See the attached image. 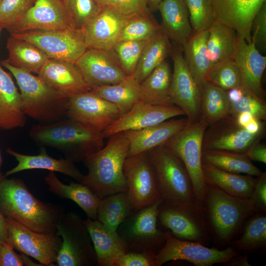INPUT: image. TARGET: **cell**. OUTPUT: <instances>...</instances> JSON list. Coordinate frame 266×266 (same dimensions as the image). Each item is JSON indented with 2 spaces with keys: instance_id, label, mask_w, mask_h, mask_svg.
Returning <instances> with one entry per match:
<instances>
[{
  "instance_id": "obj_1",
  "label": "cell",
  "mask_w": 266,
  "mask_h": 266,
  "mask_svg": "<svg viewBox=\"0 0 266 266\" xmlns=\"http://www.w3.org/2000/svg\"><path fill=\"white\" fill-rule=\"evenodd\" d=\"M0 210L6 218L46 233H56V225L66 211L61 205L37 199L22 179L6 177L0 182Z\"/></svg>"
},
{
  "instance_id": "obj_2",
  "label": "cell",
  "mask_w": 266,
  "mask_h": 266,
  "mask_svg": "<svg viewBox=\"0 0 266 266\" xmlns=\"http://www.w3.org/2000/svg\"><path fill=\"white\" fill-rule=\"evenodd\" d=\"M206 182L202 204L205 223L211 242L218 249H224L240 235L246 220L255 213L254 209L249 199L231 196Z\"/></svg>"
},
{
  "instance_id": "obj_3",
  "label": "cell",
  "mask_w": 266,
  "mask_h": 266,
  "mask_svg": "<svg viewBox=\"0 0 266 266\" xmlns=\"http://www.w3.org/2000/svg\"><path fill=\"white\" fill-rule=\"evenodd\" d=\"M31 139L40 147L59 150L73 162H83L104 146L102 133L68 118L47 124L32 126Z\"/></svg>"
},
{
  "instance_id": "obj_4",
  "label": "cell",
  "mask_w": 266,
  "mask_h": 266,
  "mask_svg": "<svg viewBox=\"0 0 266 266\" xmlns=\"http://www.w3.org/2000/svg\"><path fill=\"white\" fill-rule=\"evenodd\" d=\"M105 146L83 162L87 168L81 183L100 199L127 191L123 167L129 143L123 132L110 136Z\"/></svg>"
},
{
  "instance_id": "obj_5",
  "label": "cell",
  "mask_w": 266,
  "mask_h": 266,
  "mask_svg": "<svg viewBox=\"0 0 266 266\" xmlns=\"http://www.w3.org/2000/svg\"><path fill=\"white\" fill-rule=\"evenodd\" d=\"M1 65L13 75L20 89L23 110L41 124L52 123L66 117L68 97L55 91L38 75L10 65Z\"/></svg>"
},
{
  "instance_id": "obj_6",
  "label": "cell",
  "mask_w": 266,
  "mask_h": 266,
  "mask_svg": "<svg viewBox=\"0 0 266 266\" xmlns=\"http://www.w3.org/2000/svg\"><path fill=\"white\" fill-rule=\"evenodd\" d=\"M147 152L154 170L162 200L200 204L188 171L173 151L163 144Z\"/></svg>"
},
{
  "instance_id": "obj_7",
  "label": "cell",
  "mask_w": 266,
  "mask_h": 266,
  "mask_svg": "<svg viewBox=\"0 0 266 266\" xmlns=\"http://www.w3.org/2000/svg\"><path fill=\"white\" fill-rule=\"evenodd\" d=\"M208 126L204 119L189 123L164 143L184 164L190 177L194 193L202 206L206 191V182L201 167L202 142Z\"/></svg>"
},
{
  "instance_id": "obj_8",
  "label": "cell",
  "mask_w": 266,
  "mask_h": 266,
  "mask_svg": "<svg viewBox=\"0 0 266 266\" xmlns=\"http://www.w3.org/2000/svg\"><path fill=\"white\" fill-rule=\"evenodd\" d=\"M62 243L55 266H93L97 257L89 232L78 213L65 211L56 225Z\"/></svg>"
},
{
  "instance_id": "obj_9",
  "label": "cell",
  "mask_w": 266,
  "mask_h": 266,
  "mask_svg": "<svg viewBox=\"0 0 266 266\" xmlns=\"http://www.w3.org/2000/svg\"><path fill=\"white\" fill-rule=\"evenodd\" d=\"M159 201L133 211L119 226L116 232L128 252L155 256L165 243V232L158 228Z\"/></svg>"
},
{
  "instance_id": "obj_10",
  "label": "cell",
  "mask_w": 266,
  "mask_h": 266,
  "mask_svg": "<svg viewBox=\"0 0 266 266\" xmlns=\"http://www.w3.org/2000/svg\"><path fill=\"white\" fill-rule=\"evenodd\" d=\"M158 220L162 226L178 239L205 246L211 242L203 207L199 204L161 200L158 206Z\"/></svg>"
},
{
  "instance_id": "obj_11",
  "label": "cell",
  "mask_w": 266,
  "mask_h": 266,
  "mask_svg": "<svg viewBox=\"0 0 266 266\" xmlns=\"http://www.w3.org/2000/svg\"><path fill=\"white\" fill-rule=\"evenodd\" d=\"M11 33L33 43L51 59L75 63L88 49L81 30L72 27Z\"/></svg>"
},
{
  "instance_id": "obj_12",
  "label": "cell",
  "mask_w": 266,
  "mask_h": 266,
  "mask_svg": "<svg viewBox=\"0 0 266 266\" xmlns=\"http://www.w3.org/2000/svg\"><path fill=\"white\" fill-rule=\"evenodd\" d=\"M165 238L164 246L154 257L155 266L175 260L188 261L196 266H211L225 263L238 254L229 246L220 249L197 242L181 240L169 231H166Z\"/></svg>"
},
{
  "instance_id": "obj_13",
  "label": "cell",
  "mask_w": 266,
  "mask_h": 266,
  "mask_svg": "<svg viewBox=\"0 0 266 266\" xmlns=\"http://www.w3.org/2000/svg\"><path fill=\"white\" fill-rule=\"evenodd\" d=\"M123 170L133 212L162 200L154 170L147 152L128 156Z\"/></svg>"
},
{
  "instance_id": "obj_14",
  "label": "cell",
  "mask_w": 266,
  "mask_h": 266,
  "mask_svg": "<svg viewBox=\"0 0 266 266\" xmlns=\"http://www.w3.org/2000/svg\"><path fill=\"white\" fill-rule=\"evenodd\" d=\"M6 223L7 241L14 249L44 266H55L62 243L60 236L56 233L37 232L7 218Z\"/></svg>"
},
{
  "instance_id": "obj_15",
  "label": "cell",
  "mask_w": 266,
  "mask_h": 266,
  "mask_svg": "<svg viewBox=\"0 0 266 266\" xmlns=\"http://www.w3.org/2000/svg\"><path fill=\"white\" fill-rule=\"evenodd\" d=\"M171 56L173 63L170 87V97L173 104L187 116L189 123L199 121L201 118V89L194 79L185 62L182 48L174 44Z\"/></svg>"
},
{
  "instance_id": "obj_16",
  "label": "cell",
  "mask_w": 266,
  "mask_h": 266,
  "mask_svg": "<svg viewBox=\"0 0 266 266\" xmlns=\"http://www.w3.org/2000/svg\"><path fill=\"white\" fill-rule=\"evenodd\" d=\"M265 131L251 134L238 125L230 114L208 126L203 136L202 150H219L246 153L255 142L262 140Z\"/></svg>"
},
{
  "instance_id": "obj_17",
  "label": "cell",
  "mask_w": 266,
  "mask_h": 266,
  "mask_svg": "<svg viewBox=\"0 0 266 266\" xmlns=\"http://www.w3.org/2000/svg\"><path fill=\"white\" fill-rule=\"evenodd\" d=\"M75 64L91 90L117 84L127 76L112 49L88 48Z\"/></svg>"
},
{
  "instance_id": "obj_18",
  "label": "cell",
  "mask_w": 266,
  "mask_h": 266,
  "mask_svg": "<svg viewBox=\"0 0 266 266\" xmlns=\"http://www.w3.org/2000/svg\"><path fill=\"white\" fill-rule=\"evenodd\" d=\"M122 115L114 104L90 91L68 98L66 117L102 133Z\"/></svg>"
},
{
  "instance_id": "obj_19",
  "label": "cell",
  "mask_w": 266,
  "mask_h": 266,
  "mask_svg": "<svg viewBox=\"0 0 266 266\" xmlns=\"http://www.w3.org/2000/svg\"><path fill=\"white\" fill-rule=\"evenodd\" d=\"M182 115H185L184 111L175 105H153L139 101L101 133L104 138H108L118 133L141 130Z\"/></svg>"
},
{
  "instance_id": "obj_20",
  "label": "cell",
  "mask_w": 266,
  "mask_h": 266,
  "mask_svg": "<svg viewBox=\"0 0 266 266\" xmlns=\"http://www.w3.org/2000/svg\"><path fill=\"white\" fill-rule=\"evenodd\" d=\"M72 27L64 0H36L34 5L8 31L55 30Z\"/></svg>"
},
{
  "instance_id": "obj_21",
  "label": "cell",
  "mask_w": 266,
  "mask_h": 266,
  "mask_svg": "<svg viewBox=\"0 0 266 266\" xmlns=\"http://www.w3.org/2000/svg\"><path fill=\"white\" fill-rule=\"evenodd\" d=\"M214 21L233 29L247 42L251 41L253 19L266 0H210Z\"/></svg>"
},
{
  "instance_id": "obj_22",
  "label": "cell",
  "mask_w": 266,
  "mask_h": 266,
  "mask_svg": "<svg viewBox=\"0 0 266 266\" xmlns=\"http://www.w3.org/2000/svg\"><path fill=\"white\" fill-rule=\"evenodd\" d=\"M233 58L240 72L242 89L266 101L262 78L266 67V57L260 53L254 41L251 39L248 42L237 35Z\"/></svg>"
},
{
  "instance_id": "obj_23",
  "label": "cell",
  "mask_w": 266,
  "mask_h": 266,
  "mask_svg": "<svg viewBox=\"0 0 266 266\" xmlns=\"http://www.w3.org/2000/svg\"><path fill=\"white\" fill-rule=\"evenodd\" d=\"M129 17L111 7H102L81 30L87 48L112 49Z\"/></svg>"
},
{
  "instance_id": "obj_24",
  "label": "cell",
  "mask_w": 266,
  "mask_h": 266,
  "mask_svg": "<svg viewBox=\"0 0 266 266\" xmlns=\"http://www.w3.org/2000/svg\"><path fill=\"white\" fill-rule=\"evenodd\" d=\"M38 76L52 89L68 98L91 90L74 63L49 59Z\"/></svg>"
},
{
  "instance_id": "obj_25",
  "label": "cell",
  "mask_w": 266,
  "mask_h": 266,
  "mask_svg": "<svg viewBox=\"0 0 266 266\" xmlns=\"http://www.w3.org/2000/svg\"><path fill=\"white\" fill-rule=\"evenodd\" d=\"M187 123V118L168 119L141 130L124 132L129 143L128 156L147 152L163 144Z\"/></svg>"
},
{
  "instance_id": "obj_26",
  "label": "cell",
  "mask_w": 266,
  "mask_h": 266,
  "mask_svg": "<svg viewBox=\"0 0 266 266\" xmlns=\"http://www.w3.org/2000/svg\"><path fill=\"white\" fill-rule=\"evenodd\" d=\"M6 152L15 159L17 165L5 172L4 175L6 177L23 170L35 169L60 172L80 183L84 177V174L76 166L74 162L66 158L57 159L49 156L45 147H41L37 155L21 154L10 148L6 149Z\"/></svg>"
},
{
  "instance_id": "obj_27",
  "label": "cell",
  "mask_w": 266,
  "mask_h": 266,
  "mask_svg": "<svg viewBox=\"0 0 266 266\" xmlns=\"http://www.w3.org/2000/svg\"><path fill=\"white\" fill-rule=\"evenodd\" d=\"M96 252L97 266H115L117 260L128 252L127 247L116 232L108 230L98 220H83Z\"/></svg>"
},
{
  "instance_id": "obj_28",
  "label": "cell",
  "mask_w": 266,
  "mask_h": 266,
  "mask_svg": "<svg viewBox=\"0 0 266 266\" xmlns=\"http://www.w3.org/2000/svg\"><path fill=\"white\" fill-rule=\"evenodd\" d=\"M162 22L161 30L168 39L181 48L194 31L183 0H162L158 7Z\"/></svg>"
},
{
  "instance_id": "obj_29",
  "label": "cell",
  "mask_w": 266,
  "mask_h": 266,
  "mask_svg": "<svg viewBox=\"0 0 266 266\" xmlns=\"http://www.w3.org/2000/svg\"><path fill=\"white\" fill-rule=\"evenodd\" d=\"M26 122L20 93L10 74L0 64V129L22 128Z\"/></svg>"
},
{
  "instance_id": "obj_30",
  "label": "cell",
  "mask_w": 266,
  "mask_h": 266,
  "mask_svg": "<svg viewBox=\"0 0 266 266\" xmlns=\"http://www.w3.org/2000/svg\"><path fill=\"white\" fill-rule=\"evenodd\" d=\"M49 192L61 199L75 202L85 213L87 218L97 220L100 199L86 185L72 181L63 183L53 171L44 177Z\"/></svg>"
},
{
  "instance_id": "obj_31",
  "label": "cell",
  "mask_w": 266,
  "mask_h": 266,
  "mask_svg": "<svg viewBox=\"0 0 266 266\" xmlns=\"http://www.w3.org/2000/svg\"><path fill=\"white\" fill-rule=\"evenodd\" d=\"M201 167L206 181L228 194L241 199L251 197L257 181V177L241 175L220 169L207 161L202 156Z\"/></svg>"
},
{
  "instance_id": "obj_32",
  "label": "cell",
  "mask_w": 266,
  "mask_h": 266,
  "mask_svg": "<svg viewBox=\"0 0 266 266\" xmlns=\"http://www.w3.org/2000/svg\"><path fill=\"white\" fill-rule=\"evenodd\" d=\"M207 31L194 32L182 47L186 64L195 82L201 89L211 67L207 47Z\"/></svg>"
},
{
  "instance_id": "obj_33",
  "label": "cell",
  "mask_w": 266,
  "mask_h": 266,
  "mask_svg": "<svg viewBox=\"0 0 266 266\" xmlns=\"http://www.w3.org/2000/svg\"><path fill=\"white\" fill-rule=\"evenodd\" d=\"M171 77L170 65L165 60L139 83L140 101L153 105H174L170 97Z\"/></svg>"
},
{
  "instance_id": "obj_34",
  "label": "cell",
  "mask_w": 266,
  "mask_h": 266,
  "mask_svg": "<svg viewBox=\"0 0 266 266\" xmlns=\"http://www.w3.org/2000/svg\"><path fill=\"white\" fill-rule=\"evenodd\" d=\"M6 48L8 58L5 60L11 66L37 74L49 59L38 47L27 40L12 33L8 38Z\"/></svg>"
},
{
  "instance_id": "obj_35",
  "label": "cell",
  "mask_w": 266,
  "mask_h": 266,
  "mask_svg": "<svg viewBox=\"0 0 266 266\" xmlns=\"http://www.w3.org/2000/svg\"><path fill=\"white\" fill-rule=\"evenodd\" d=\"M229 246L240 254L266 251V213H254L245 221L241 233Z\"/></svg>"
},
{
  "instance_id": "obj_36",
  "label": "cell",
  "mask_w": 266,
  "mask_h": 266,
  "mask_svg": "<svg viewBox=\"0 0 266 266\" xmlns=\"http://www.w3.org/2000/svg\"><path fill=\"white\" fill-rule=\"evenodd\" d=\"M172 45L160 30L149 39L144 46L133 75L140 83L155 68L171 55Z\"/></svg>"
},
{
  "instance_id": "obj_37",
  "label": "cell",
  "mask_w": 266,
  "mask_h": 266,
  "mask_svg": "<svg viewBox=\"0 0 266 266\" xmlns=\"http://www.w3.org/2000/svg\"><path fill=\"white\" fill-rule=\"evenodd\" d=\"M91 92L115 104L122 114L130 111L141 98L140 84L133 74L127 75L117 84L94 89Z\"/></svg>"
},
{
  "instance_id": "obj_38",
  "label": "cell",
  "mask_w": 266,
  "mask_h": 266,
  "mask_svg": "<svg viewBox=\"0 0 266 266\" xmlns=\"http://www.w3.org/2000/svg\"><path fill=\"white\" fill-rule=\"evenodd\" d=\"M133 212L127 191L119 192L100 200L97 220L108 230L115 232Z\"/></svg>"
},
{
  "instance_id": "obj_39",
  "label": "cell",
  "mask_w": 266,
  "mask_h": 266,
  "mask_svg": "<svg viewBox=\"0 0 266 266\" xmlns=\"http://www.w3.org/2000/svg\"><path fill=\"white\" fill-rule=\"evenodd\" d=\"M207 47L211 66L213 64L233 58L237 35L232 28L214 21L208 30Z\"/></svg>"
},
{
  "instance_id": "obj_40",
  "label": "cell",
  "mask_w": 266,
  "mask_h": 266,
  "mask_svg": "<svg viewBox=\"0 0 266 266\" xmlns=\"http://www.w3.org/2000/svg\"><path fill=\"white\" fill-rule=\"evenodd\" d=\"M202 157L209 163L222 170L236 174L245 173L258 177L262 172L246 153L210 150L202 151Z\"/></svg>"
},
{
  "instance_id": "obj_41",
  "label": "cell",
  "mask_w": 266,
  "mask_h": 266,
  "mask_svg": "<svg viewBox=\"0 0 266 266\" xmlns=\"http://www.w3.org/2000/svg\"><path fill=\"white\" fill-rule=\"evenodd\" d=\"M200 107L201 118L208 126L229 115L226 91L206 81L201 88Z\"/></svg>"
},
{
  "instance_id": "obj_42",
  "label": "cell",
  "mask_w": 266,
  "mask_h": 266,
  "mask_svg": "<svg viewBox=\"0 0 266 266\" xmlns=\"http://www.w3.org/2000/svg\"><path fill=\"white\" fill-rule=\"evenodd\" d=\"M160 30V25L151 11L134 15L128 19L121 32L118 41L148 40Z\"/></svg>"
},
{
  "instance_id": "obj_43",
  "label": "cell",
  "mask_w": 266,
  "mask_h": 266,
  "mask_svg": "<svg viewBox=\"0 0 266 266\" xmlns=\"http://www.w3.org/2000/svg\"><path fill=\"white\" fill-rule=\"evenodd\" d=\"M206 81L226 91L241 87L240 72L233 58L212 65L207 72Z\"/></svg>"
},
{
  "instance_id": "obj_44",
  "label": "cell",
  "mask_w": 266,
  "mask_h": 266,
  "mask_svg": "<svg viewBox=\"0 0 266 266\" xmlns=\"http://www.w3.org/2000/svg\"><path fill=\"white\" fill-rule=\"evenodd\" d=\"M71 26L81 30L100 11L96 0H64Z\"/></svg>"
},
{
  "instance_id": "obj_45",
  "label": "cell",
  "mask_w": 266,
  "mask_h": 266,
  "mask_svg": "<svg viewBox=\"0 0 266 266\" xmlns=\"http://www.w3.org/2000/svg\"><path fill=\"white\" fill-rule=\"evenodd\" d=\"M194 32L207 31L214 21L210 0H183Z\"/></svg>"
},
{
  "instance_id": "obj_46",
  "label": "cell",
  "mask_w": 266,
  "mask_h": 266,
  "mask_svg": "<svg viewBox=\"0 0 266 266\" xmlns=\"http://www.w3.org/2000/svg\"><path fill=\"white\" fill-rule=\"evenodd\" d=\"M148 40L120 41L112 48L127 75L133 74L142 51Z\"/></svg>"
},
{
  "instance_id": "obj_47",
  "label": "cell",
  "mask_w": 266,
  "mask_h": 266,
  "mask_svg": "<svg viewBox=\"0 0 266 266\" xmlns=\"http://www.w3.org/2000/svg\"><path fill=\"white\" fill-rule=\"evenodd\" d=\"M36 0H0V22L8 30L34 5Z\"/></svg>"
},
{
  "instance_id": "obj_48",
  "label": "cell",
  "mask_w": 266,
  "mask_h": 266,
  "mask_svg": "<svg viewBox=\"0 0 266 266\" xmlns=\"http://www.w3.org/2000/svg\"><path fill=\"white\" fill-rule=\"evenodd\" d=\"M242 112L250 113L259 120H266V101L244 91V95L239 100L230 102V115L236 117L239 113Z\"/></svg>"
},
{
  "instance_id": "obj_49",
  "label": "cell",
  "mask_w": 266,
  "mask_h": 266,
  "mask_svg": "<svg viewBox=\"0 0 266 266\" xmlns=\"http://www.w3.org/2000/svg\"><path fill=\"white\" fill-rule=\"evenodd\" d=\"M96 0L101 7H111L120 13L128 17L150 11L145 0Z\"/></svg>"
},
{
  "instance_id": "obj_50",
  "label": "cell",
  "mask_w": 266,
  "mask_h": 266,
  "mask_svg": "<svg viewBox=\"0 0 266 266\" xmlns=\"http://www.w3.org/2000/svg\"><path fill=\"white\" fill-rule=\"evenodd\" d=\"M251 36L257 47L265 50L266 49V4L262 5L255 16L251 28Z\"/></svg>"
},
{
  "instance_id": "obj_51",
  "label": "cell",
  "mask_w": 266,
  "mask_h": 266,
  "mask_svg": "<svg viewBox=\"0 0 266 266\" xmlns=\"http://www.w3.org/2000/svg\"><path fill=\"white\" fill-rule=\"evenodd\" d=\"M254 189L249 199L255 213H266V172L257 177Z\"/></svg>"
},
{
  "instance_id": "obj_52",
  "label": "cell",
  "mask_w": 266,
  "mask_h": 266,
  "mask_svg": "<svg viewBox=\"0 0 266 266\" xmlns=\"http://www.w3.org/2000/svg\"><path fill=\"white\" fill-rule=\"evenodd\" d=\"M154 256L137 252H127L116 262L115 266H155Z\"/></svg>"
},
{
  "instance_id": "obj_53",
  "label": "cell",
  "mask_w": 266,
  "mask_h": 266,
  "mask_svg": "<svg viewBox=\"0 0 266 266\" xmlns=\"http://www.w3.org/2000/svg\"><path fill=\"white\" fill-rule=\"evenodd\" d=\"M7 241L0 242V266H24L21 254Z\"/></svg>"
},
{
  "instance_id": "obj_54",
  "label": "cell",
  "mask_w": 266,
  "mask_h": 266,
  "mask_svg": "<svg viewBox=\"0 0 266 266\" xmlns=\"http://www.w3.org/2000/svg\"><path fill=\"white\" fill-rule=\"evenodd\" d=\"M258 140L252 144L246 152L247 157L251 161L266 164V145Z\"/></svg>"
},
{
  "instance_id": "obj_55",
  "label": "cell",
  "mask_w": 266,
  "mask_h": 266,
  "mask_svg": "<svg viewBox=\"0 0 266 266\" xmlns=\"http://www.w3.org/2000/svg\"><path fill=\"white\" fill-rule=\"evenodd\" d=\"M224 266H250L248 262V256L247 254L238 253L233 257L227 262L222 264Z\"/></svg>"
},
{
  "instance_id": "obj_56",
  "label": "cell",
  "mask_w": 266,
  "mask_h": 266,
  "mask_svg": "<svg viewBox=\"0 0 266 266\" xmlns=\"http://www.w3.org/2000/svg\"><path fill=\"white\" fill-rule=\"evenodd\" d=\"M228 98L230 102L239 100L244 95V90L241 87L234 88L226 91Z\"/></svg>"
},
{
  "instance_id": "obj_57",
  "label": "cell",
  "mask_w": 266,
  "mask_h": 266,
  "mask_svg": "<svg viewBox=\"0 0 266 266\" xmlns=\"http://www.w3.org/2000/svg\"><path fill=\"white\" fill-rule=\"evenodd\" d=\"M254 117V116L250 113L242 112L239 113L236 116V119L238 125L242 128H244Z\"/></svg>"
},
{
  "instance_id": "obj_58",
  "label": "cell",
  "mask_w": 266,
  "mask_h": 266,
  "mask_svg": "<svg viewBox=\"0 0 266 266\" xmlns=\"http://www.w3.org/2000/svg\"><path fill=\"white\" fill-rule=\"evenodd\" d=\"M7 231L6 218L0 210V242L7 241Z\"/></svg>"
},
{
  "instance_id": "obj_59",
  "label": "cell",
  "mask_w": 266,
  "mask_h": 266,
  "mask_svg": "<svg viewBox=\"0 0 266 266\" xmlns=\"http://www.w3.org/2000/svg\"><path fill=\"white\" fill-rule=\"evenodd\" d=\"M22 260L24 266H43V265L39 263H36L32 260L29 256L20 253Z\"/></svg>"
},
{
  "instance_id": "obj_60",
  "label": "cell",
  "mask_w": 266,
  "mask_h": 266,
  "mask_svg": "<svg viewBox=\"0 0 266 266\" xmlns=\"http://www.w3.org/2000/svg\"><path fill=\"white\" fill-rule=\"evenodd\" d=\"M150 10L152 12L158 10L159 3L162 0H145Z\"/></svg>"
},
{
  "instance_id": "obj_61",
  "label": "cell",
  "mask_w": 266,
  "mask_h": 266,
  "mask_svg": "<svg viewBox=\"0 0 266 266\" xmlns=\"http://www.w3.org/2000/svg\"><path fill=\"white\" fill-rule=\"evenodd\" d=\"M2 161H3L2 157V155H1V152H0V182L2 180H3L4 177H5L4 176V175L3 174V173H2V172H1V170L2 164Z\"/></svg>"
},
{
  "instance_id": "obj_62",
  "label": "cell",
  "mask_w": 266,
  "mask_h": 266,
  "mask_svg": "<svg viewBox=\"0 0 266 266\" xmlns=\"http://www.w3.org/2000/svg\"><path fill=\"white\" fill-rule=\"evenodd\" d=\"M3 26L1 22H0V33L2 29H3Z\"/></svg>"
}]
</instances>
